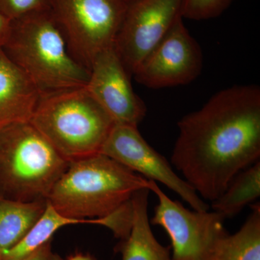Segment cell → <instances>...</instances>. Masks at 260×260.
<instances>
[{"mask_svg": "<svg viewBox=\"0 0 260 260\" xmlns=\"http://www.w3.org/2000/svg\"><path fill=\"white\" fill-rule=\"evenodd\" d=\"M51 10V0H0V13L10 20Z\"/></svg>", "mask_w": 260, "mask_h": 260, "instance_id": "obj_19", "label": "cell"}, {"mask_svg": "<svg viewBox=\"0 0 260 260\" xmlns=\"http://www.w3.org/2000/svg\"><path fill=\"white\" fill-rule=\"evenodd\" d=\"M178 127L172 164L202 199L212 203L239 172L259 160V87L220 90Z\"/></svg>", "mask_w": 260, "mask_h": 260, "instance_id": "obj_1", "label": "cell"}, {"mask_svg": "<svg viewBox=\"0 0 260 260\" xmlns=\"http://www.w3.org/2000/svg\"><path fill=\"white\" fill-rule=\"evenodd\" d=\"M131 76L113 46L95 58L85 87L115 124L138 127L147 107L135 93Z\"/></svg>", "mask_w": 260, "mask_h": 260, "instance_id": "obj_11", "label": "cell"}, {"mask_svg": "<svg viewBox=\"0 0 260 260\" xmlns=\"http://www.w3.org/2000/svg\"><path fill=\"white\" fill-rule=\"evenodd\" d=\"M67 260H95L93 256L90 254H84V253H75L68 256Z\"/></svg>", "mask_w": 260, "mask_h": 260, "instance_id": "obj_22", "label": "cell"}, {"mask_svg": "<svg viewBox=\"0 0 260 260\" xmlns=\"http://www.w3.org/2000/svg\"><path fill=\"white\" fill-rule=\"evenodd\" d=\"M209 260H260V206L252 212L237 233L224 234L214 246Z\"/></svg>", "mask_w": 260, "mask_h": 260, "instance_id": "obj_15", "label": "cell"}, {"mask_svg": "<svg viewBox=\"0 0 260 260\" xmlns=\"http://www.w3.org/2000/svg\"><path fill=\"white\" fill-rule=\"evenodd\" d=\"M12 20L0 13V49L6 44L11 31Z\"/></svg>", "mask_w": 260, "mask_h": 260, "instance_id": "obj_21", "label": "cell"}, {"mask_svg": "<svg viewBox=\"0 0 260 260\" xmlns=\"http://www.w3.org/2000/svg\"><path fill=\"white\" fill-rule=\"evenodd\" d=\"M203 65L199 44L180 16L133 75L138 83L148 88H168L194 81L201 73Z\"/></svg>", "mask_w": 260, "mask_h": 260, "instance_id": "obj_10", "label": "cell"}, {"mask_svg": "<svg viewBox=\"0 0 260 260\" xmlns=\"http://www.w3.org/2000/svg\"><path fill=\"white\" fill-rule=\"evenodd\" d=\"M30 122L68 162L101 153L115 125L85 86L43 94Z\"/></svg>", "mask_w": 260, "mask_h": 260, "instance_id": "obj_4", "label": "cell"}, {"mask_svg": "<svg viewBox=\"0 0 260 260\" xmlns=\"http://www.w3.org/2000/svg\"><path fill=\"white\" fill-rule=\"evenodd\" d=\"M79 223L101 225V219H77L65 216L47 200L45 210L25 237L10 250L5 251L0 260H20L51 241L53 235L61 228Z\"/></svg>", "mask_w": 260, "mask_h": 260, "instance_id": "obj_16", "label": "cell"}, {"mask_svg": "<svg viewBox=\"0 0 260 260\" xmlns=\"http://www.w3.org/2000/svg\"><path fill=\"white\" fill-rule=\"evenodd\" d=\"M259 196L260 161L258 160L232 179L223 194L212 202V208L225 218H232Z\"/></svg>", "mask_w": 260, "mask_h": 260, "instance_id": "obj_17", "label": "cell"}, {"mask_svg": "<svg viewBox=\"0 0 260 260\" xmlns=\"http://www.w3.org/2000/svg\"><path fill=\"white\" fill-rule=\"evenodd\" d=\"M182 0H129L114 47L130 75L181 16Z\"/></svg>", "mask_w": 260, "mask_h": 260, "instance_id": "obj_9", "label": "cell"}, {"mask_svg": "<svg viewBox=\"0 0 260 260\" xmlns=\"http://www.w3.org/2000/svg\"><path fill=\"white\" fill-rule=\"evenodd\" d=\"M51 241L41 246L35 251L20 260H62L51 249Z\"/></svg>", "mask_w": 260, "mask_h": 260, "instance_id": "obj_20", "label": "cell"}, {"mask_svg": "<svg viewBox=\"0 0 260 260\" xmlns=\"http://www.w3.org/2000/svg\"><path fill=\"white\" fill-rule=\"evenodd\" d=\"M129 1L51 0L70 54L89 72L95 58L114 46Z\"/></svg>", "mask_w": 260, "mask_h": 260, "instance_id": "obj_6", "label": "cell"}, {"mask_svg": "<svg viewBox=\"0 0 260 260\" xmlns=\"http://www.w3.org/2000/svg\"><path fill=\"white\" fill-rule=\"evenodd\" d=\"M149 185L150 180L99 153L70 162L47 200L69 218H104Z\"/></svg>", "mask_w": 260, "mask_h": 260, "instance_id": "obj_2", "label": "cell"}, {"mask_svg": "<svg viewBox=\"0 0 260 260\" xmlns=\"http://www.w3.org/2000/svg\"><path fill=\"white\" fill-rule=\"evenodd\" d=\"M67 161L28 122L0 129V196L29 203L47 200Z\"/></svg>", "mask_w": 260, "mask_h": 260, "instance_id": "obj_5", "label": "cell"}, {"mask_svg": "<svg viewBox=\"0 0 260 260\" xmlns=\"http://www.w3.org/2000/svg\"><path fill=\"white\" fill-rule=\"evenodd\" d=\"M234 0H182L183 18L204 20L217 18L230 6Z\"/></svg>", "mask_w": 260, "mask_h": 260, "instance_id": "obj_18", "label": "cell"}, {"mask_svg": "<svg viewBox=\"0 0 260 260\" xmlns=\"http://www.w3.org/2000/svg\"><path fill=\"white\" fill-rule=\"evenodd\" d=\"M3 51L42 95L80 88L88 83L90 72L70 54L51 10L13 20Z\"/></svg>", "mask_w": 260, "mask_h": 260, "instance_id": "obj_3", "label": "cell"}, {"mask_svg": "<svg viewBox=\"0 0 260 260\" xmlns=\"http://www.w3.org/2000/svg\"><path fill=\"white\" fill-rule=\"evenodd\" d=\"M150 189L137 191L131 199L133 208L131 229L127 237L121 240L119 250L121 260H172L169 247L155 239L148 218Z\"/></svg>", "mask_w": 260, "mask_h": 260, "instance_id": "obj_13", "label": "cell"}, {"mask_svg": "<svg viewBox=\"0 0 260 260\" xmlns=\"http://www.w3.org/2000/svg\"><path fill=\"white\" fill-rule=\"evenodd\" d=\"M101 153L148 180L167 186L190 205L193 210H209V205L189 183L174 172L167 158L147 143L137 126L115 124Z\"/></svg>", "mask_w": 260, "mask_h": 260, "instance_id": "obj_8", "label": "cell"}, {"mask_svg": "<svg viewBox=\"0 0 260 260\" xmlns=\"http://www.w3.org/2000/svg\"><path fill=\"white\" fill-rule=\"evenodd\" d=\"M41 96L30 78L0 49V129L30 121Z\"/></svg>", "mask_w": 260, "mask_h": 260, "instance_id": "obj_12", "label": "cell"}, {"mask_svg": "<svg viewBox=\"0 0 260 260\" xmlns=\"http://www.w3.org/2000/svg\"><path fill=\"white\" fill-rule=\"evenodd\" d=\"M47 205V200L23 203L0 196V259L25 237Z\"/></svg>", "mask_w": 260, "mask_h": 260, "instance_id": "obj_14", "label": "cell"}, {"mask_svg": "<svg viewBox=\"0 0 260 260\" xmlns=\"http://www.w3.org/2000/svg\"><path fill=\"white\" fill-rule=\"evenodd\" d=\"M149 189L158 200L150 222L169 234L172 260H209L215 244L227 232L225 218L215 211L186 209L170 199L155 181H150Z\"/></svg>", "mask_w": 260, "mask_h": 260, "instance_id": "obj_7", "label": "cell"}]
</instances>
